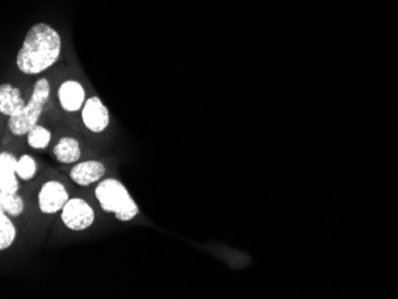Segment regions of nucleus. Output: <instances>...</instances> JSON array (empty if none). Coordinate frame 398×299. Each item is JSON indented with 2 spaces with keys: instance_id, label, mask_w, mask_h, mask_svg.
<instances>
[{
  "instance_id": "obj_1",
  "label": "nucleus",
  "mask_w": 398,
  "mask_h": 299,
  "mask_svg": "<svg viewBox=\"0 0 398 299\" xmlns=\"http://www.w3.org/2000/svg\"><path fill=\"white\" fill-rule=\"evenodd\" d=\"M63 49L61 36L45 23L32 25L23 41L16 58L17 68L27 76H36L49 69L60 58Z\"/></svg>"
},
{
  "instance_id": "obj_2",
  "label": "nucleus",
  "mask_w": 398,
  "mask_h": 299,
  "mask_svg": "<svg viewBox=\"0 0 398 299\" xmlns=\"http://www.w3.org/2000/svg\"><path fill=\"white\" fill-rule=\"evenodd\" d=\"M96 198L105 212L113 214L121 222H129L139 214V206L126 186L116 179H105L96 188Z\"/></svg>"
},
{
  "instance_id": "obj_3",
  "label": "nucleus",
  "mask_w": 398,
  "mask_h": 299,
  "mask_svg": "<svg viewBox=\"0 0 398 299\" xmlns=\"http://www.w3.org/2000/svg\"><path fill=\"white\" fill-rule=\"evenodd\" d=\"M50 97L49 81L42 78L36 81L32 89L30 100L23 107L22 111L10 117L8 128L14 136H24L34 129L38 123L41 115L45 110Z\"/></svg>"
},
{
  "instance_id": "obj_4",
  "label": "nucleus",
  "mask_w": 398,
  "mask_h": 299,
  "mask_svg": "<svg viewBox=\"0 0 398 299\" xmlns=\"http://www.w3.org/2000/svg\"><path fill=\"white\" fill-rule=\"evenodd\" d=\"M61 219L68 229L73 232H81L90 228L94 223L96 214L87 201L81 198H73L63 206Z\"/></svg>"
},
{
  "instance_id": "obj_5",
  "label": "nucleus",
  "mask_w": 398,
  "mask_h": 299,
  "mask_svg": "<svg viewBox=\"0 0 398 299\" xmlns=\"http://www.w3.org/2000/svg\"><path fill=\"white\" fill-rule=\"evenodd\" d=\"M69 201L67 190L58 181L50 180L42 185L38 193V206L45 214H54L63 209Z\"/></svg>"
},
{
  "instance_id": "obj_6",
  "label": "nucleus",
  "mask_w": 398,
  "mask_h": 299,
  "mask_svg": "<svg viewBox=\"0 0 398 299\" xmlns=\"http://www.w3.org/2000/svg\"><path fill=\"white\" fill-rule=\"evenodd\" d=\"M81 116L86 128L96 134L103 133L110 123L109 110L98 97H91L86 100Z\"/></svg>"
},
{
  "instance_id": "obj_7",
  "label": "nucleus",
  "mask_w": 398,
  "mask_h": 299,
  "mask_svg": "<svg viewBox=\"0 0 398 299\" xmlns=\"http://www.w3.org/2000/svg\"><path fill=\"white\" fill-rule=\"evenodd\" d=\"M17 159L11 153L0 154V195H17L19 183L16 165Z\"/></svg>"
},
{
  "instance_id": "obj_8",
  "label": "nucleus",
  "mask_w": 398,
  "mask_h": 299,
  "mask_svg": "<svg viewBox=\"0 0 398 299\" xmlns=\"http://www.w3.org/2000/svg\"><path fill=\"white\" fill-rule=\"evenodd\" d=\"M86 92L79 81L67 80L58 89V100L65 111L76 112L85 103Z\"/></svg>"
},
{
  "instance_id": "obj_9",
  "label": "nucleus",
  "mask_w": 398,
  "mask_h": 299,
  "mask_svg": "<svg viewBox=\"0 0 398 299\" xmlns=\"http://www.w3.org/2000/svg\"><path fill=\"white\" fill-rule=\"evenodd\" d=\"M107 173L105 166L99 161H84L76 164L69 173V177L79 186H90L103 178Z\"/></svg>"
},
{
  "instance_id": "obj_10",
  "label": "nucleus",
  "mask_w": 398,
  "mask_h": 299,
  "mask_svg": "<svg viewBox=\"0 0 398 299\" xmlns=\"http://www.w3.org/2000/svg\"><path fill=\"white\" fill-rule=\"evenodd\" d=\"M25 102L17 87L10 84L0 86V112L5 116L12 117L22 111Z\"/></svg>"
},
{
  "instance_id": "obj_11",
  "label": "nucleus",
  "mask_w": 398,
  "mask_h": 299,
  "mask_svg": "<svg viewBox=\"0 0 398 299\" xmlns=\"http://www.w3.org/2000/svg\"><path fill=\"white\" fill-rule=\"evenodd\" d=\"M55 159L65 164H76L81 157L80 144L73 137H63L54 148Z\"/></svg>"
},
{
  "instance_id": "obj_12",
  "label": "nucleus",
  "mask_w": 398,
  "mask_h": 299,
  "mask_svg": "<svg viewBox=\"0 0 398 299\" xmlns=\"http://www.w3.org/2000/svg\"><path fill=\"white\" fill-rule=\"evenodd\" d=\"M16 228L10 221L9 214L0 211V250H8L14 243L16 239Z\"/></svg>"
},
{
  "instance_id": "obj_13",
  "label": "nucleus",
  "mask_w": 398,
  "mask_h": 299,
  "mask_svg": "<svg viewBox=\"0 0 398 299\" xmlns=\"http://www.w3.org/2000/svg\"><path fill=\"white\" fill-rule=\"evenodd\" d=\"M27 144L34 149H45L52 141V133L42 125H36L27 134Z\"/></svg>"
},
{
  "instance_id": "obj_14",
  "label": "nucleus",
  "mask_w": 398,
  "mask_h": 299,
  "mask_svg": "<svg viewBox=\"0 0 398 299\" xmlns=\"http://www.w3.org/2000/svg\"><path fill=\"white\" fill-rule=\"evenodd\" d=\"M0 210L4 211L5 214L17 217L22 214L24 210V201L23 198L17 195H0Z\"/></svg>"
},
{
  "instance_id": "obj_15",
  "label": "nucleus",
  "mask_w": 398,
  "mask_h": 299,
  "mask_svg": "<svg viewBox=\"0 0 398 299\" xmlns=\"http://www.w3.org/2000/svg\"><path fill=\"white\" fill-rule=\"evenodd\" d=\"M37 165L36 161L34 160L30 155H22L17 161L16 165V172L19 179L22 180H32L36 175Z\"/></svg>"
}]
</instances>
